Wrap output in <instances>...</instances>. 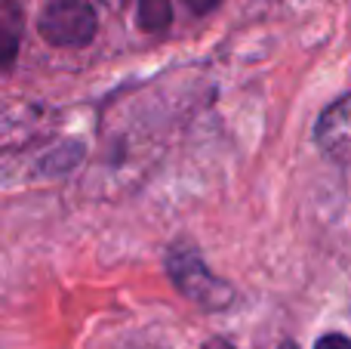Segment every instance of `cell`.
<instances>
[{
	"label": "cell",
	"mask_w": 351,
	"mask_h": 349,
	"mask_svg": "<svg viewBox=\"0 0 351 349\" xmlns=\"http://www.w3.org/2000/svg\"><path fill=\"white\" fill-rule=\"evenodd\" d=\"M164 266L173 288L204 313H222L234 303V288L204 263L200 251L191 241H176L167 247Z\"/></svg>",
	"instance_id": "1"
},
{
	"label": "cell",
	"mask_w": 351,
	"mask_h": 349,
	"mask_svg": "<svg viewBox=\"0 0 351 349\" xmlns=\"http://www.w3.org/2000/svg\"><path fill=\"white\" fill-rule=\"evenodd\" d=\"M96 28L99 16L86 0H49L37 19V31L49 47H86Z\"/></svg>",
	"instance_id": "2"
},
{
	"label": "cell",
	"mask_w": 351,
	"mask_h": 349,
	"mask_svg": "<svg viewBox=\"0 0 351 349\" xmlns=\"http://www.w3.org/2000/svg\"><path fill=\"white\" fill-rule=\"evenodd\" d=\"M315 139L327 158H333L342 167H351V93L339 96L321 111L315 124Z\"/></svg>",
	"instance_id": "3"
},
{
	"label": "cell",
	"mask_w": 351,
	"mask_h": 349,
	"mask_svg": "<svg viewBox=\"0 0 351 349\" xmlns=\"http://www.w3.org/2000/svg\"><path fill=\"white\" fill-rule=\"evenodd\" d=\"M22 6L16 0H0V53H3V68L10 71L22 41Z\"/></svg>",
	"instance_id": "4"
},
{
	"label": "cell",
	"mask_w": 351,
	"mask_h": 349,
	"mask_svg": "<svg viewBox=\"0 0 351 349\" xmlns=\"http://www.w3.org/2000/svg\"><path fill=\"white\" fill-rule=\"evenodd\" d=\"M136 22L142 31H164L173 22V0H139L136 6Z\"/></svg>",
	"instance_id": "5"
},
{
	"label": "cell",
	"mask_w": 351,
	"mask_h": 349,
	"mask_svg": "<svg viewBox=\"0 0 351 349\" xmlns=\"http://www.w3.org/2000/svg\"><path fill=\"white\" fill-rule=\"evenodd\" d=\"M315 349H351V340L346 337V334L330 331V334H324V337L317 340Z\"/></svg>",
	"instance_id": "6"
},
{
	"label": "cell",
	"mask_w": 351,
	"mask_h": 349,
	"mask_svg": "<svg viewBox=\"0 0 351 349\" xmlns=\"http://www.w3.org/2000/svg\"><path fill=\"white\" fill-rule=\"evenodd\" d=\"M182 3H185L194 16H206V12H213L219 3H222V0H182Z\"/></svg>",
	"instance_id": "7"
},
{
	"label": "cell",
	"mask_w": 351,
	"mask_h": 349,
	"mask_svg": "<svg viewBox=\"0 0 351 349\" xmlns=\"http://www.w3.org/2000/svg\"><path fill=\"white\" fill-rule=\"evenodd\" d=\"M204 349H237V346L231 344V340H225V337H210L204 344Z\"/></svg>",
	"instance_id": "8"
},
{
	"label": "cell",
	"mask_w": 351,
	"mask_h": 349,
	"mask_svg": "<svg viewBox=\"0 0 351 349\" xmlns=\"http://www.w3.org/2000/svg\"><path fill=\"white\" fill-rule=\"evenodd\" d=\"M278 349H299V346H296V344H293V340H284V344H280Z\"/></svg>",
	"instance_id": "9"
}]
</instances>
